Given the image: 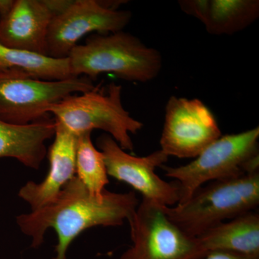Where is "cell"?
I'll use <instances>...</instances> for the list:
<instances>
[{"instance_id": "obj_11", "label": "cell", "mask_w": 259, "mask_h": 259, "mask_svg": "<svg viewBox=\"0 0 259 259\" xmlns=\"http://www.w3.org/2000/svg\"><path fill=\"white\" fill-rule=\"evenodd\" d=\"M59 0H0V44L47 56V36Z\"/></svg>"}, {"instance_id": "obj_1", "label": "cell", "mask_w": 259, "mask_h": 259, "mask_svg": "<svg viewBox=\"0 0 259 259\" xmlns=\"http://www.w3.org/2000/svg\"><path fill=\"white\" fill-rule=\"evenodd\" d=\"M139 200L134 192L115 193L105 191L101 197L92 196L75 176L65 185L55 202L44 208L17 217V224L31 238V247L44 243L48 230L57 235L54 259H66V252L82 232L96 226H122L137 208Z\"/></svg>"}, {"instance_id": "obj_7", "label": "cell", "mask_w": 259, "mask_h": 259, "mask_svg": "<svg viewBox=\"0 0 259 259\" xmlns=\"http://www.w3.org/2000/svg\"><path fill=\"white\" fill-rule=\"evenodd\" d=\"M132 245L120 259H199L204 253L196 237L172 222L163 206L143 198L128 221Z\"/></svg>"}, {"instance_id": "obj_3", "label": "cell", "mask_w": 259, "mask_h": 259, "mask_svg": "<svg viewBox=\"0 0 259 259\" xmlns=\"http://www.w3.org/2000/svg\"><path fill=\"white\" fill-rule=\"evenodd\" d=\"M258 205L256 171L214 181L202 186L184 203L163 207V210L182 231L197 238L211 227L255 210Z\"/></svg>"}, {"instance_id": "obj_10", "label": "cell", "mask_w": 259, "mask_h": 259, "mask_svg": "<svg viewBox=\"0 0 259 259\" xmlns=\"http://www.w3.org/2000/svg\"><path fill=\"white\" fill-rule=\"evenodd\" d=\"M102 153L107 175L131 186L142 194L143 198L163 207H173L180 201V187L177 182H167L156 173L158 167L168 161L161 149L144 157L125 152L111 136L104 134L97 140Z\"/></svg>"}, {"instance_id": "obj_18", "label": "cell", "mask_w": 259, "mask_h": 259, "mask_svg": "<svg viewBox=\"0 0 259 259\" xmlns=\"http://www.w3.org/2000/svg\"><path fill=\"white\" fill-rule=\"evenodd\" d=\"M199 259H259V256H250L226 251H213Z\"/></svg>"}, {"instance_id": "obj_13", "label": "cell", "mask_w": 259, "mask_h": 259, "mask_svg": "<svg viewBox=\"0 0 259 259\" xmlns=\"http://www.w3.org/2000/svg\"><path fill=\"white\" fill-rule=\"evenodd\" d=\"M180 9L203 24L208 33L231 35L259 17L258 0H180Z\"/></svg>"}, {"instance_id": "obj_4", "label": "cell", "mask_w": 259, "mask_h": 259, "mask_svg": "<svg viewBox=\"0 0 259 259\" xmlns=\"http://www.w3.org/2000/svg\"><path fill=\"white\" fill-rule=\"evenodd\" d=\"M122 87L110 83L106 89L96 87L86 93L74 94L51 105L54 120L76 137L101 130L111 136L124 151H134L131 134H137L144 123L124 108Z\"/></svg>"}, {"instance_id": "obj_2", "label": "cell", "mask_w": 259, "mask_h": 259, "mask_svg": "<svg viewBox=\"0 0 259 259\" xmlns=\"http://www.w3.org/2000/svg\"><path fill=\"white\" fill-rule=\"evenodd\" d=\"M67 59L71 76L93 81L99 75L112 74L125 81L148 82L162 69L159 51L123 30L94 34L84 44L74 48Z\"/></svg>"}, {"instance_id": "obj_5", "label": "cell", "mask_w": 259, "mask_h": 259, "mask_svg": "<svg viewBox=\"0 0 259 259\" xmlns=\"http://www.w3.org/2000/svg\"><path fill=\"white\" fill-rule=\"evenodd\" d=\"M258 126L240 134L225 135L183 166H161L180 187V201L188 200L207 182L259 171Z\"/></svg>"}, {"instance_id": "obj_17", "label": "cell", "mask_w": 259, "mask_h": 259, "mask_svg": "<svg viewBox=\"0 0 259 259\" xmlns=\"http://www.w3.org/2000/svg\"><path fill=\"white\" fill-rule=\"evenodd\" d=\"M92 133L78 136L76 149V177L92 196L101 197L109 176L103 154L94 146Z\"/></svg>"}, {"instance_id": "obj_14", "label": "cell", "mask_w": 259, "mask_h": 259, "mask_svg": "<svg viewBox=\"0 0 259 259\" xmlns=\"http://www.w3.org/2000/svg\"><path fill=\"white\" fill-rule=\"evenodd\" d=\"M55 131L54 120L18 125L0 118V158H15L24 166L38 169L47 154L46 142Z\"/></svg>"}, {"instance_id": "obj_15", "label": "cell", "mask_w": 259, "mask_h": 259, "mask_svg": "<svg viewBox=\"0 0 259 259\" xmlns=\"http://www.w3.org/2000/svg\"><path fill=\"white\" fill-rule=\"evenodd\" d=\"M197 238L205 253L226 251L259 256V214L250 211L218 223Z\"/></svg>"}, {"instance_id": "obj_12", "label": "cell", "mask_w": 259, "mask_h": 259, "mask_svg": "<svg viewBox=\"0 0 259 259\" xmlns=\"http://www.w3.org/2000/svg\"><path fill=\"white\" fill-rule=\"evenodd\" d=\"M54 138V143L47 151L49 170L45 179L40 183L28 182L18 192L19 197L30 205L31 211L55 202L65 185L76 176L77 137L56 122Z\"/></svg>"}, {"instance_id": "obj_8", "label": "cell", "mask_w": 259, "mask_h": 259, "mask_svg": "<svg viewBox=\"0 0 259 259\" xmlns=\"http://www.w3.org/2000/svg\"><path fill=\"white\" fill-rule=\"evenodd\" d=\"M119 4L122 3L61 0L48 32L47 56L66 59L89 33L110 34L123 30L131 22L132 13L117 9Z\"/></svg>"}, {"instance_id": "obj_16", "label": "cell", "mask_w": 259, "mask_h": 259, "mask_svg": "<svg viewBox=\"0 0 259 259\" xmlns=\"http://www.w3.org/2000/svg\"><path fill=\"white\" fill-rule=\"evenodd\" d=\"M15 71L36 79L59 81L74 77L69 60L7 47L0 44V71Z\"/></svg>"}, {"instance_id": "obj_9", "label": "cell", "mask_w": 259, "mask_h": 259, "mask_svg": "<svg viewBox=\"0 0 259 259\" xmlns=\"http://www.w3.org/2000/svg\"><path fill=\"white\" fill-rule=\"evenodd\" d=\"M222 136L212 111L199 99L171 96L160 139L167 156L194 158Z\"/></svg>"}, {"instance_id": "obj_6", "label": "cell", "mask_w": 259, "mask_h": 259, "mask_svg": "<svg viewBox=\"0 0 259 259\" xmlns=\"http://www.w3.org/2000/svg\"><path fill=\"white\" fill-rule=\"evenodd\" d=\"M95 88L86 76L47 81L15 71H0V118L18 125L44 120L51 105Z\"/></svg>"}]
</instances>
